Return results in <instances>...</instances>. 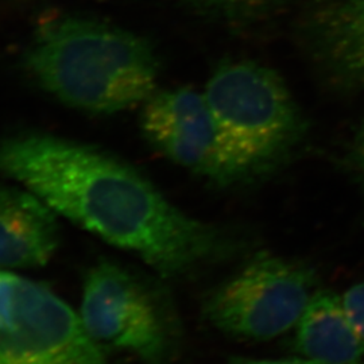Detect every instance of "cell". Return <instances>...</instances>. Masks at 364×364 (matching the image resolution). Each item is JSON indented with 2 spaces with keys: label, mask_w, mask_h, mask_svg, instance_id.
<instances>
[{
  "label": "cell",
  "mask_w": 364,
  "mask_h": 364,
  "mask_svg": "<svg viewBox=\"0 0 364 364\" xmlns=\"http://www.w3.org/2000/svg\"><path fill=\"white\" fill-rule=\"evenodd\" d=\"M0 176L165 279L234 259L246 247L237 232L189 216L141 171L90 144L39 132L4 138Z\"/></svg>",
  "instance_id": "obj_1"
},
{
  "label": "cell",
  "mask_w": 364,
  "mask_h": 364,
  "mask_svg": "<svg viewBox=\"0 0 364 364\" xmlns=\"http://www.w3.org/2000/svg\"><path fill=\"white\" fill-rule=\"evenodd\" d=\"M25 65L45 91L91 114H115L146 103L159 75L149 41L72 15L53 16L39 25Z\"/></svg>",
  "instance_id": "obj_2"
},
{
  "label": "cell",
  "mask_w": 364,
  "mask_h": 364,
  "mask_svg": "<svg viewBox=\"0 0 364 364\" xmlns=\"http://www.w3.org/2000/svg\"><path fill=\"white\" fill-rule=\"evenodd\" d=\"M236 185L270 176L293 156L306 122L282 77L252 61L223 63L204 91Z\"/></svg>",
  "instance_id": "obj_3"
},
{
  "label": "cell",
  "mask_w": 364,
  "mask_h": 364,
  "mask_svg": "<svg viewBox=\"0 0 364 364\" xmlns=\"http://www.w3.org/2000/svg\"><path fill=\"white\" fill-rule=\"evenodd\" d=\"M78 314L103 351L124 352L144 364H165L177 348V320L164 293L114 260L100 259L90 269Z\"/></svg>",
  "instance_id": "obj_4"
},
{
  "label": "cell",
  "mask_w": 364,
  "mask_h": 364,
  "mask_svg": "<svg viewBox=\"0 0 364 364\" xmlns=\"http://www.w3.org/2000/svg\"><path fill=\"white\" fill-rule=\"evenodd\" d=\"M316 278L302 262L257 252L209 291L203 316L228 336L270 340L297 326L316 291Z\"/></svg>",
  "instance_id": "obj_5"
},
{
  "label": "cell",
  "mask_w": 364,
  "mask_h": 364,
  "mask_svg": "<svg viewBox=\"0 0 364 364\" xmlns=\"http://www.w3.org/2000/svg\"><path fill=\"white\" fill-rule=\"evenodd\" d=\"M0 364H107L80 314L49 287L0 270Z\"/></svg>",
  "instance_id": "obj_6"
},
{
  "label": "cell",
  "mask_w": 364,
  "mask_h": 364,
  "mask_svg": "<svg viewBox=\"0 0 364 364\" xmlns=\"http://www.w3.org/2000/svg\"><path fill=\"white\" fill-rule=\"evenodd\" d=\"M141 127L146 141L178 166L219 188L236 186L204 93L191 88L154 92L144 103Z\"/></svg>",
  "instance_id": "obj_7"
},
{
  "label": "cell",
  "mask_w": 364,
  "mask_h": 364,
  "mask_svg": "<svg viewBox=\"0 0 364 364\" xmlns=\"http://www.w3.org/2000/svg\"><path fill=\"white\" fill-rule=\"evenodd\" d=\"M60 215L25 186L0 183V270L45 267L61 243Z\"/></svg>",
  "instance_id": "obj_8"
},
{
  "label": "cell",
  "mask_w": 364,
  "mask_h": 364,
  "mask_svg": "<svg viewBox=\"0 0 364 364\" xmlns=\"http://www.w3.org/2000/svg\"><path fill=\"white\" fill-rule=\"evenodd\" d=\"M314 60L340 82L364 88V0H324L305 19Z\"/></svg>",
  "instance_id": "obj_9"
},
{
  "label": "cell",
  "mask_w": 364,
  "mask_h": 364,
  "mask_svg": "<svg viewBox=\"0 0 364 364\" xmlns=\"http://www.w3.org/2000/svg\"><path fill=\"white\" fill-rule=\"evenodd\" d=\"M294 348L321 364H356L364 358V338L356 331L343 299L329 290L314 291L297 326Z\"/></svg>",
  "instance_id": "obj_10"
},
{
  "label": "cell",
  "mask_w": 364,
  "mask_h": 364,
  "mask_svg": "<svg viewBox=\"0 0 364 364\" xmlns=\"http://www.w3.org/2000/svg\"><path fill=\"white\" fill-rule=\"evenodd\" d=\"M196 10L213 15L228 23H251L273 14L287 0H180Z\"/></svg>",
  "instance_id": "obj_11"
},
{
  "label": "cell",
  "mask_w": 364,
  "mask_h": 364,
  "mask_svg": "<svg viewBox=\"0 0 364 364\" xmlns=\"http://www.w3.org/2000/svg\"><path fill=\"white\" fill-rule=\"evenodd\" d=\"M346 165L352 176L364 188V117H362L356 131L353 132L351 142L348 144Z\"/></svg>",
  "instance_id": "obj_12"
},
{
  "label": "cell",
  "mask_w": 364,
  "mask_h": 364,
  "mask_svg": "<svg viewBox=\"0 0 364 364\" xmlns=\"http://www.w3.org/2000/svg\"><path fill=\"white\" fill-rule=\"evenodd\" d=\"M341 299L353 326L364 338V282L350 287Z\"/></svg>",
  "instance_id": "obj_13"
},
{
  "label": "cell",
  "mask_w": 364,
  "mask_h": 364,
  "mask_svg": "<svg viewBox=\"0 0 364 364\" xmlns=\"http://www.w3.org/2000/svg\"><path fill=\"white\" fill-rule=\"evenodd\" d=\"M228 364H321L316 363L312 360H308V359H281V360H267V359H263V360H255V359H240V360H235ZM356 364H364V363H356Z\"/></svg>",
  "instance_id": "obj_14"
}]
</instances>
